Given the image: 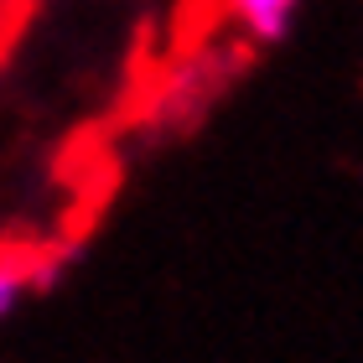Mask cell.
I'll return each instance as SVG.
<instances>
[{"label": "cell", "mask_w": 363, "mask_h": 363, "mask_svg": "<svg viewBox=\"0 0 363 363\" xmlns=\"http://www.w3.org/2000/svg\"><path fill=\"white\" fill-rule=\"evenodd\" d=\"M37 6H42V0H0V47H6L16 31H21V21H26Z\"/></svg>", "instance_id": "cell-3"}, {"label": "cell", "mask_w": 363, "mask_h": 363, "mask_svg": "<svg viewBox=\"0 0 363 363\" xmlns=\"http://www.w3.org/2000/svg\"><path fill=\"white\" fill-rule=\"evenodd\" d=\"M73 244L57 239H0V322L26 311L73 270Z\"/></svg>", "instance_id": "cell-1"}, {"label": "cell", "mask_w": 363, "mask_h": 363, "mask_svg": "<svg viewBox=\"0 0 363 363\" xmlns=\"http://www.w3.org/2000/svg\"><path fill=\"white\" fill-rule=\"evenodd\" d=\"M306 0H213L218 37H228L239 52H265L280 47L301 21Z\"/></svg>", "instance_id": "cell-2"}]
</instances>
